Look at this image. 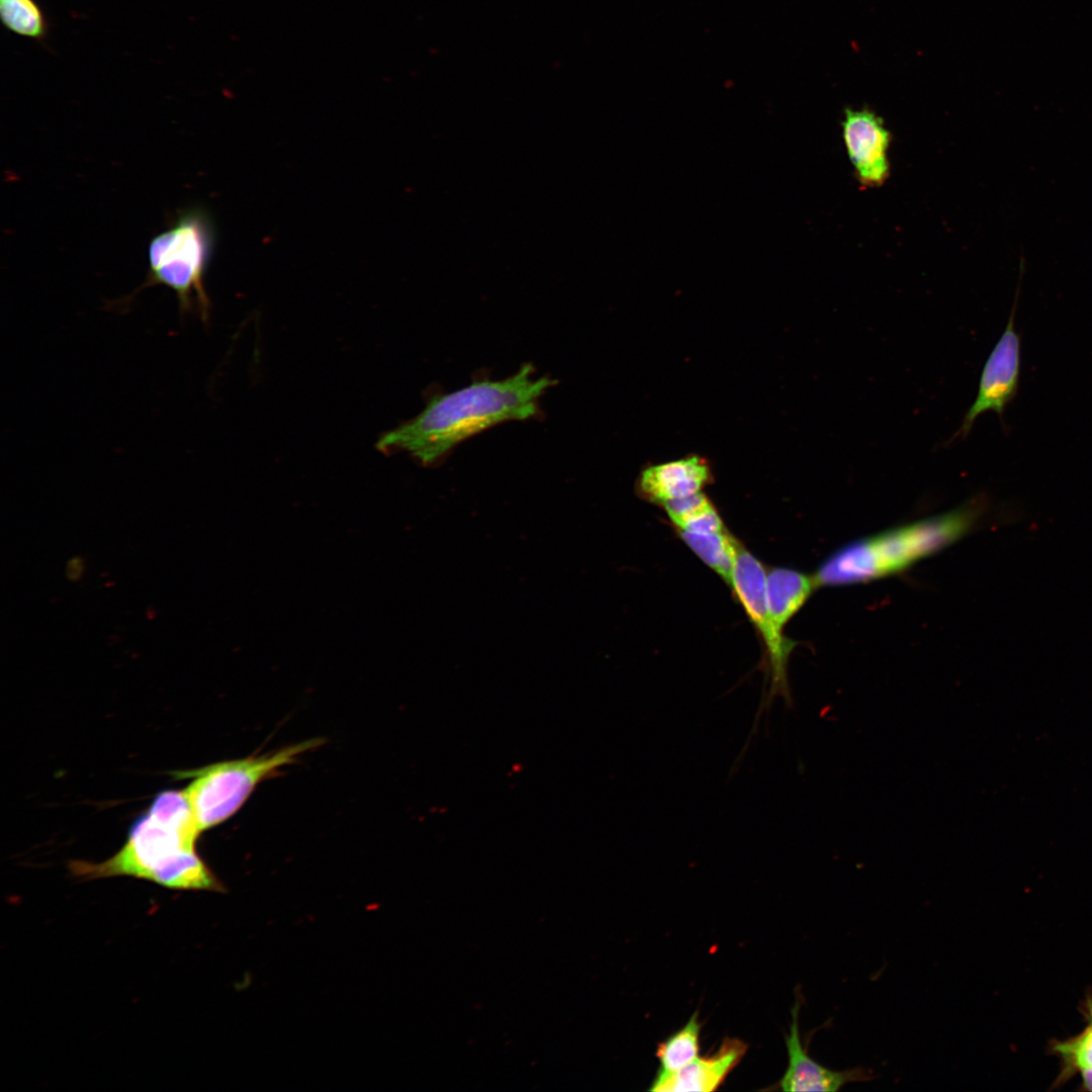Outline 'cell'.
Here are the masks:
<instances>
[{"label":"cell","instance_id":"obj_1","mask_svg":"<svg viewBox=\"0 0 1092 1092\" xmlns=\"http://www.w3.org/2000/svg\"><path fill=\"white\" fill-rule=\"evenodd\" d=\"M552 384L549 377L534 376L530 364L504 379L474 381L434 396L418 417L385 434L377 445L383 451H405L423 465L435 464L480 432L534 417Z\"/></svg>","mask_w":1092,"mask_h":1092},{"label":"cell","instance_id":"obj_7","mask_svg":"<svg viewBox=\"0 0 1092 1092\" xmlns=\"http://www.w3.org/2000/svg\"><path fill=\"white\" fill-rule=\"evenodd\" d=\"M1020 277L1014 302L1004 332L983 367L978 393L963 418L953 439H965L976 420L984 413L995 412L1002 423L1006 406L1015 398L1020 377V335L1015 330V312L1020 291Z\"/></svg>","mask_w":1092,"mask_h":1092},{"label":"cell","instance_id":"obj_10","mask_svg":"<svg viewBox=\"0 0 1092 1092\" xmlns=\"http://www.w3.org/2000/svg\"><path fill=\"white\" fill-rule=\"evenodd\" d=\"M712 480L709 461L692 454L646 467L639 474L636 488L642 498L663 506L701 492Z\"/></svg>","mask_w":1092,"mask_h":1092},{"label":"cell","instance_id":"obj_3","mask_svg":"<svg viewBox=\"0 0 1092 1092\" xmlns=\"http://www.w3.org/2000/svg\"><path fill=\"white\" fill-rule=\"evenodd\" d=\"M987 504L979 494L951 511L851 541L821 562L815 584L844 586L899 573L967 535Z\"/></svg>","mask_w":1092,"mask_h":1092},{"label":"cell","instance_id":"obj_2","mask_svg":"<svg viewBox=\"0 0 1092 1092\" xmlns=\"http://www.w3.org/2000/svg\"><path fill=\"white\" fill-rule=\"evenodd\" d=\"M200 832L183 791H166L135 821L117 853L99 863L74 860L70 870L83 880L128 876L173 890L221 891L196 852Z\"/></svg>","mask_w":1092,"mask_h":1092},{"label":"cell","instance_id":"obj_12","mask_svg":"<svg viewBox=\"0 0 1092 1092\" xmlns=\"http://www.w3.org/2000/svg\"><path fill=\"white\" fill-rule=\"evenodd\" d=\"M766 603L776 626L784 631L814 589L813 575L788 567H774L766 573Z\"/></svg>","mask_w":1092,"mask_h":1092},{"label":"cell","instance_id":"obj_15","mask_svg":"<svg viewBox=\"0 0 1092 1092\" xmlns=\"http://www.w3.org/2000/svg\"><path fill=\"white\" fill-rule=\"evenodd\" d=\"M701 1027L698 1012H694L679 1030L657 1045L655 1055L660 1066L656 1078L671 1075L698 1058Z\"/></svg>","mask_w":1092,"mask_h":1092},{"label":"cell","instance_id":"obj_4","mask_svg":"<svg viewBox=\"0 0 1092 1092\" xmlns=\"http://www.w3.org/2000/svg\"><path fill=\"white\" fill-rule=\"evenodd\" d=\"M213 242V225L206 210L200 206L179 210L167 229L149 244V272L143 287L170 288L176 294L181 314L196 308L204 318L208 298L203 278Z\"/></svg>","mask_w":1092,"mask_h":1092},{"label":"cell","instance_id":"obj_11","mask_svg":"<svg viewBox=\"0 0 1092 1092\" xmlns=\"http://www.w3.org/2000/svg\"><path fill=\"white\" fill-rule=\"evenodd\" d=\"M747 1051V1044L726 1037L710 1057L697 1058L681 1070L662 1078H654L649 1090L656 1092H712L726 1080Z\"/></svg>","mask_w":1092,"mask_h":1092},{"label":"cell","instance_id":"obj_13","mask_svg":"<svg viewBox=\"0 0 1092 1092\" xmlns=\"http://www.w3.org/2000/svg\"><path fill=\"white\" fill-rule=\"evenodd\" d=\"M682 541L731 586L739 542L727 530L713 533H697L677 530Z\"/></svg>","mask_w":1092,"mask_h":1092},{"label":"cell","instance_id":"obj_17","mask_svg":"<svg viewBox=\"0 0 1092 1092\" xmlns=\"http://www.w3.org/2000/svg\"><path fill=\"white\" fill-rule=\"evenodd\" d=\"M1057 1051L1079 1069L1092 1068V1024L1077 1037L1059 1043Z\"/></svg>","mask_w":1092,"mask_h":1092},{"label":"cell","instance_id":"obj_18","mask_svg":"<svg viewBox=\"0 0 1092 1092\" xmlns=\"http://www.w3.org/2000/svg\"><path fill=\"white\" fill-rule=\"evenodd\" d=\"M1084 1086L1092 1091V1068L1080 1069Z\"/></svg>","mask_w":1092,"mask_h":1092},{"label":"cell","instance_id":"obj_5","mask_svg":"<svg viewBox=\"0 0 1092 1092\" xmlns=\"http://www.w3.org/2000/svg\"><path fill=\"white\" fill-rule=\"evenodd\" d=\"M322 743V739H309L273 752L217 762L191 771L193 781L183 793L200 831L229 819L259 783Z\"/></svg>","mask_w":1092,"mask_h":1092},{"label":"cell","instance_id":"obj_9","mask_svg":"<svg viewBox=\"0 0 1092 1092\" xmlns=\"http://www.w3.org/2000/svg\"><path fill=\"white\" fill-rule=\"evenodd\" d=\"M800 1007L801 1002L796 1000L791 1012L790 1029L785 1036L789 1064L778 1089L786 1092H835L847 1084L874 1079L873 1071L862 1067L835 1071L814 1061L800 1038Z\"/></svg>","mask_w":1092,"mask_h":1092},{"label":"cell","instance_id":"obj_6","mask_svg":"<svg viewBox=\"0 0 1092 1092\" xmlns=\"http://www.w3.org/2000/svg\"><path fill=\"white\" fill-rule=\"evenodd\" d=\"M766 572L762 563L739 544L731 587L751 623L759 633L767 657L768 708L772 699L783 697L792 703L788 681V662L796 642L774 623L766 603Z\"/></svg>","mask_w":1092,"mask_h":1092},{"label":"cell","instance_id":"obj_14","mask_svg":"<svg viewBox=\"0 0 1092 1092\" xmlns=\"http://www.w3.org/2000/svg\"><path fill=\"white\" fill-rule=\"evenodd\" d=\"M663 507L677 530L697 533L726 530L717 509L703 491L668 502Z\"/></svg>","mask_w":1092,"mask_h":1092},{"label":"cell","instance_id":"obj_8","mask_svg":"<svg viewBox=\"0 0 1092 1092\" xmlns=\"http://www.w3.org/2000/svg\"><path fill=\"white\" fill-rule=\"evenodd\" d=\"M844 148L855 179L863 189L881 187L889 179L892 133L884 119L868 106L845 107L841 120Z\"/></svg>","mask_w":1092,"mask_h":1092},{"label":"cell","instance_id":"obj_16","mask_svg":"<svg viewBox=\"0 0 1092 1092\" xmlns=\"http://www.w3.org/2000/svg\"><path fill=\"white\" fill-rule=\"evenodd\" d=\"M0 17L7 30L20 36L41 41L48 35L49 22L36 0H0Z\"/></svg>","mask_w":1092,"mask_h":1092}]
</instances>
